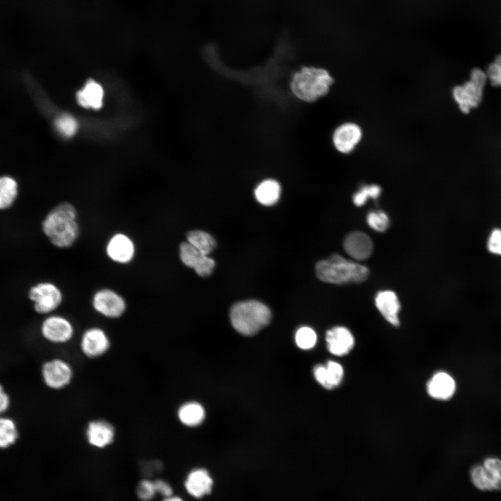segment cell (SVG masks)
I'll list each match as a JSON object with an SVG mask.
<instances>
[{
    "mask_svg": "<svg viewBox=\"0 0 501 501\" xmlns=\"http://www.w3.org/2000/svg\"><path fill=\"white\" fill-rule=\"evenodd\" d=\"M41 228L54 246L58 248L71 247L79 236L76 208L67 202L57 205L46 214Z\"/></svg>",
    "mask_w": 501,
    "mask_h": 501,
    "instance_id": "obj_1",
    "label": "cell"
},
{
    "mask_svg": "<svg viewBox=\"0 0 501 501\" xmlns=\"http://www.w3.org/2000/svg\"><path fill=\"white\" fill-rule=\"evenodd\" d=\"M315 273L323 282L344 285L350 283H361L369 275V269L359 263L348 260L338 254H333L328 258L316 264Z\"/></svg>",
    "mask_w": 501,
    "mask_h": 501,
    "instance_id": "obj_2",
    "label": "cell"
},
{
    "mask_svg": "<svg viewBox=\"0 0 501 501\" xmlns=\"http://www.w3.org/2000/svg\"><path fill=\"white\" fill-rule=\"evenodd\" d=\"M334 80L323 68L303 67L292 79L290 88L299 100L313 102L326 95Z\"/></svg>",
    "mask_w": 501,
    "mask_h": 501,
    "instance_id": "obj_3",
    "label": "cell"
},
{
    "mask_svg": "<svg viewBox=\"0 0 501 501\" xmlns=\"http://www.w3.org/2000/svg\"><path fill=\"white\" fill-rule=\"evenodd\" d=\"M271 312L263 303L248 300L234 303L230 311L234 328L244 335L257 333L270 321Z\"/></svg>",
    "mask_w": 501,
    "mask_h": 501,
    "instance_id": "obj_4",
    "label": "cell"
},
{
    "mask_svg": "<svg viewBox=\"0 0 501 501\" xmlns=\"http://www.w3.org/2000/svg\"><path fill=\"white\" fill-rule=\"evenodd\" d=\"M44 385L49 389L60 391L68 388L74 379L73 365L67 360L54 357L45 360L40 369Z\"/></svg>",
    "mask_w": 501,
    "mask_h": 501,
    "instance_id": "obj_5",
    "label": "cell"
},
{
    "mask_svg": "<svg viewBox=\"0 0 501 501\" xmlns=\"http://www.w3.org/2000/svg\"><path fill=\"white\" fill-rule=\"evenodd\" d=\"M28 297L35 312L45 316L53 314L60 307L63 299L60 288L49 281H42L32 285L29 289Z\"/></svg>",
    "mask_w": 501,
    "mask_h": 501,
    "instance_id": "obj_6",
    "label": "cell"
},
{
    "mask_svg": "<svg viewBox=\"0 0 501 501\" xmlns=\"http://www.w3.org/2000/svg\"><path fill=\"white\" fill-rule=\"evenodd\" d=\"M40 333L42 338L51 344L66 345L74 340L76 331L68 318L53 313L43 319Z\"/></svg>",
    "mask_w": 501,
    "mask_h": 501,
    "instance_id": "obj_7",
    "label": "cell"
},
{
    "mask_svg": "<svg viewBox=\"0 0 501 501\" xmlns=\"http://www.w3.org/2000/svg\"><path fill=\"white\" fill-rule=\"evenodd\" d=\"M78 345L83 356L90 360H96L105 356L110 351L112 340L104 328L93 326L81 333Z\"/></svg>",
    "mask_w": 501,
    "mask_h": 501,
    "instance_id": "obj_8",
    "label": "cell"
},
{
    "mask_svg": "<svg viewBox=\"0 0 501 501\" xmlns=\"http://www.w3.org/2000/svg\"><path fill=\"white\" fill-rule=\"evenodd\" d=\"M84 437L88 445L95 450H105L116 440L115 425L105 418L90 420L84 428Z\"/></svg>",
    "mask_w": 501,
    "mask_h": 501,
    "instance_id": "obj_9",
    "label": "cell"
},
{
    "mask_svg": "<svg viewBox=\"0 0 501 501\" xmlns=\"http://www.w3.org/2000/svg\"><path fill=\"white\" fill-rule=\"evenodd\" d=\"M94 310L101 316L116 319L122 317L127 310L125 299L113 289L104 288L97 290L92 298Z\"/></svg>",
    "mask_w": 501,
    "mask_h": 501,
    "instance_id": "obj_10",
    "label": "cell"
},
{
    "mask_svg": "<svg viewBox=\"0 0 501 501\" xmlns=\"http://www.w3.org/2000/svg\"><path fill=\"white\" fill-rule=\"evenodd\" d=\"M180 258L186 267L192 268L201 277H207L212 273L214 261L194 248L188 241L182 242L179 246Z\"/></svg>",
    "mask_w": 501,
    "mask_h": 501,
    "instance_id": "obj_11",
    "label": "cell"
},
{
    "mask_svg": "<svg viewBox=\"0 0 501 501\" xmlns=\"http://www.w3.org/2000/svg\"><path fill=\"white\" fill-rule=\"evenodd\" d=\"M485 86L470 79L463 85L453 88L452 95L463 113H468L471 109L478 106L482 101Z\"/></svg>",
    "mask_w": 501,
    "mask_h": 501,
    "instance_id": "obj_12",
    "label": "cell"
},
{
    "mask_svg": "<svg viewBox=\"0 0 501 501\" xmlns=\"http://www.w3.org/2000/svg\"><path fill=\"white\" fill-rule=\"evenodd\" d=\"M135 244L133 240L124 233H116L108 241L106 253L109 258L118 264H128L135 256Z\"/></svg>",
    "mask_w": 501,
    "mask_h": 501,
    "instance_id": "obj_13",
    "label": "cell"
},
{
    "mask_svg": "<svg viewBox=\"0 0 501 501\" xmlns=\"http://www.w3.org/2000/svg\"><path fill=\"white\" fill-rule=\"evenodd\" d=\"M214 480L210 473L205 468H198L191 470L186 475L184 486L191 497L200 499L211 493Z\"/></svg>",
    "mask_w": 501,
    "mask_h": 501,
    "instance_id": "obj_14",
    "label": "cell"
},
{
    "mask_svg": "<svg viewBox=\"0 0 501 501\" xmlns=\"http://www.w3.org/2000/svg\"><path fill=\"white\" fill-rule=\"evenodd\" d=\"M326 342L331 353L337 356H343L353 349L355 338L349 328L337 326L327 331Z\"/></svg>",
    "mask_w": 501,
    "mask_h": 501,
    "instance_id": "obj_15",
    "label": "cell"
},
{
    "mask_svg": "<svg viewBox=\"0 0 501 501\" xmlns=\"http://www.w3.org/2000/svg\"><path fill=\"white\" fill-rule=\"evenodd\" d=\"M456 383L448 372L438 371L433 374L427 384L428 395L437 400H448L454 395Z\"/></svg>",
    "mask_w": 501,
    "mask_h": 501,
    "instance_id": "obj_16",
    "label": "cell"
},
{
    "mask_svg": "<svg viewBox=\"0 0 501 501\" xmlns=\"http://www.w3.org/2000/svg\"><path fill=\"white\" fill-rule=\"evenodd\" d=\"M362 137L360 127L353 122H347L340 125L334 132L333 142L340 152H351L359 143Z\"/></svg>",
    "mask_w": 501,
    "mask_h": 501,
    "instance_id": "obj_17",
    "label": "cell"
},
{
    "mask_svg": "<svg viewBox=\"0 0 501 501\" xmlns=\"http://www.w3.org/2000/svg\"><path fill=\"white\" fill-rule=\"evenodd\" d=\"M343 247L346 253L357 260H366L373 252V242L365 233L355 231L348 234L344 239Z\"/></svg>",
    "mask_w": 501,
    "mask_h": 501,
    "instance_id": "obj_18",
    "label": "cell"
},
{
    "mask_svg": "<svg viewBox=\"0 0 501 501\" xmlns=\"http://www.w3.org/2000/svg\"><path fill=\"white\" fill-rule=\"evenodd\" d=\"M313 374L321 386L331 390L341 384L344 379V370L340 363L328 360L325 365H316L313 369Z\"/></svg>",
    "mask_w": 501,
    "mask_h": 501,
    "instance_id": "obj_19",
    "label": "cell"
},
{
    "mask_svg": "<svg viewBox=\"0 0 501 501\" xmlns=\"http://www.w3.org/2000/svg\"><path fill=\"white\" fill-rule=\"evenodd\" d=\"M375 305L383 318L393 326L400 324L399 312L401 305L397 294L390 290L381 291L375 297Z\"/></svg>",
    "mask_w": 501,
    "mask_h": 501,
    "instance_id": "obj_20",
    "label": "cell"
},
{
    "mask_svg": "<svg viewBox=\"0 0 501 501\" xmlns=\"http://www.w3.org/2000/svg\"><path fill=\"white\" fill-rule=\"evenodd\" d=\"M104 90L97 81L90 79L77 93L78 104L84 108L100 109L104 104Z\"/></svg>",
    "mask_w": 501,
    "mask_h": 501,
    "instance_id": "obj_21",
    "label": "cell"
},
{
    "mask_svg": "<svg viewBox=\"0 0 501 501\" xmlns=\"http://www.w3.org/2000/svg\"><path fill=\"white\" fill-rule=\"evenodd\" d=\"M177 415L179 421L184 426L194 427L202 423L205 413L201 404L196 401H187L177 409Z\"/></svg>",
    "mask_w": 501,
    "mask_h": 501,
    "instance_id": "obj_22",
    "label": "cell"
},
{
    "mask_svg": "<svg viewBox=\"0 0 501 501\" xmlns=\"http://www.w3.org/2000/svg\"><path fill=\"white\" fill-rule=\"evenodd\" d=\"M19 194L18 183L11 176H0V211L10 209Z\"/></svg>",
    "mask_w": 501,
    "mask_h": 501,
    "instance_id": "obj_23",
    "label": "cell"
},
{
    "mask_svg": "<svg viewBox=\"0 0 501 501\" xmlns=\"http://www.w3.org/2000/svg\"><path fill=\"white\" fill-rule=\"evenodd\" d=\"M472 484L479 490H501V481L492 477L482 465L474 466L470 471Z\"/></svg>",
    "mask_w": 501,
    "mask_h": 501,
    "instance_id": "obj_24",
    "label": "cell"
},
{
    "mask_svg": "<svg viewBox=\"0 0 501 501\" xmlns=\"http://www.w3.org/2000/svg\"><path fill=\"white\" fill-rule=\"evenodd\" d=\"M280 194V184L272 179L262 181L255 190L257 200L266 206L274 205L278 200Z\"/></svg>",
    "mask_w": 501,
    "mask_h": 501,
    "instance_id": "obj_25",
    "label": "cell"
},
{
    "mask_svg": "<svg viewBox=\"0 0 501 501\" xmlns=\"http://www.w3.org/2000/svg\"><path fill=\"white\" fill-rule=\"evenodd\" d=\"M19 436L16 422L10 417L0 415V449H7L13 445Z\"/></svg>",
    "mask_w": 501,
    "mask_h": 501,
    "instance_id": "obj_26",
    "label": "cell"
},
{
    "mask_svg": "<svg viewBox=\"0 0 501 501\" xmlns=\"http://www.w3.org/2000/svg\"><path fill=\"white\" fill-rule=\"evenodd\" d=\"M186 239L190 244L206 255L212 252L216 245L214 238L202 230H195L188 232Z\"/></svg>",
    "mask_w": 501,
    "mask_h": 501,
    "instance_id": "obj_27",
    "label": "cell"
},
{
    "mask_svg": "<svg viewBox=\"0 0 501 501\" xmlns=\"http://www.w3.org/2000/svg\"><path fill=\"white\" fill-rule=\"evenodd\" d=\"M54 125L60 134L65 138H71L78 131L79 122L73 116L69 113H63L56 118Z\"/></svg>",
    "mask_w": 501,
    "mask_h": 501,
    "instance_id": "obj_28",
    "label": "cell"
},
{
    "mask_svg": "<svg viewBox=\"0 0 501 501\" xmlns=\"http://www.w3.org/2000/svg\"><path fill=\"white\" fill-rule=\"evenodd\" d=\"M317 340V334L310 327L302 326L296 332L295 341L300 349H310L315 346Z\"/></svg>",
    "mask_w": 501,
    "mask_h": 501,
    "instance_id": "obj_29",
    "label": "cell"
},
{
    "mask_svg": "<svg viewBox=\"0 0 501 501\" xmlns=\"http://www.w3.org/2000/svg\"><path fill=\"white\" fill-rule=\"evenodd\" d=\"M381 192L379 185L371 184L363 186L360 190L353 196V202L356 206H363L368 198H377Z\"/></svg>",
    "mask_w": 501,
    "mask_h": 501,
    "instance_id": "obj_30",
    "label": "cell"
},
{
    "mask_svg": "<svg viewBox=\"0 0 501 501\" xmlns=\"http://www.w3.org/2000/svg\"><path fill=\"white\" fill-rule=\"evenodd\" d=\"M136 494L141 501H152L157 495L154 479H141L136 486Z\"/></svg>",
    "mask_w": 501,
    "mask_h": 501,
    "instance_id": "obj_31",
    "label": "cell"
},
{
    "mask_svg": "<svg viewBox=\"0 0 501 501\" xmlns=\"http://www.w3.org/2000/svg\"><path fill=\"white\" fill-rule=\"evenodd\" d=\"M368 225L377 232H384L389 226V218L382 211H374L369 212L367 216Z\"/></svg>",
    "mask_w": 501,
    "mask_h": 501,
    "instance_id": "obj_32",
    "label": "cell"
},
{
    "mask_svg": "<svg viewBox=\"0 0 501 501\" xmlns=\"http://www.w3.org/2000/svg\"><path fill=\"white\" fill-rule=\"evenodd\" d=\"M482 466L495 479L501 481V459L489 456L484 459Z\"/></svg>",
    "mask_w": 501,
    "mask_h": 501,
    "instance_id": "obj_33",
    "label": "cell"
},
{
    "mask_svg": "<svg viewBox=\"0 0 501 501\" xmlns=\"http://www.w3.org/2000/svg\"><path fill=\"white\" fill-rule=\"evenodd\" d=\"M486 74L492 86H501V65L493 61L487 67Z\"/></svg>",
    "mask_w": 501,
    "mask_h": 501,
    "instance_id": "obj_34",
    "label": "cell"
},
{
    "mask_svg": "<svg viewBox=\"0 0 501 501\" xmlns=\"http://www.w3.org/2000/svg\"><path fill=\"white\" fill-rule=\"evenodd\" d=\"M488 248L491 253L501 255L500 229H495L492 231L488 241Z\"/></svg>",
    "mask_w": 501,
    "mask_h": 501,
    "instance_id": "obj_35",
    "label": "cell"
},
{
    "mask_svg": "<svg viewBox=\"0 0 501 501\" xmlns=\"http://www.w3.org/2000/svg\"><path fill=\"white\" fill-rule=\"evenodd\" d=\"M154 481L157 495L164 498L173 495V488L168 481L164 479H155Z\"/></svg>",
    "mask_w": 501,
    "mask_h": 501,
    "instance_id": "obj_36",
    "label": "cell"
},
{
    "mask_svg": "<svg viewBox=\"0 0 501 501\" xmlns=\"http://www.w3.org/2000/svg\"><path fill=\"white\" fill-rule=\"evenodd\" d=\"M11 399L9 394L0 383V415H4L10 408Z\"/></svg>",
    "mask_w": 501,
    "mask_h": 501,
    "instance_id": "obj_37",
    "label": "cell"
},
{
    "mask_svg": "<svg viewBox=\"0 0 501 501\" xmlns=\"http://www.w3.org/2000/svg\"><path fill=\"white\" fill-rule=\"evenodd\" d=\"M163 501H184V500L181 497L173 494L170 496L164 498L163 499Z\"/></svg>",
    "mask_w": 501,
    "mask_h": 501,
    "instance_id": "obj_38",
    "label": "cell"
}]
</instances>
